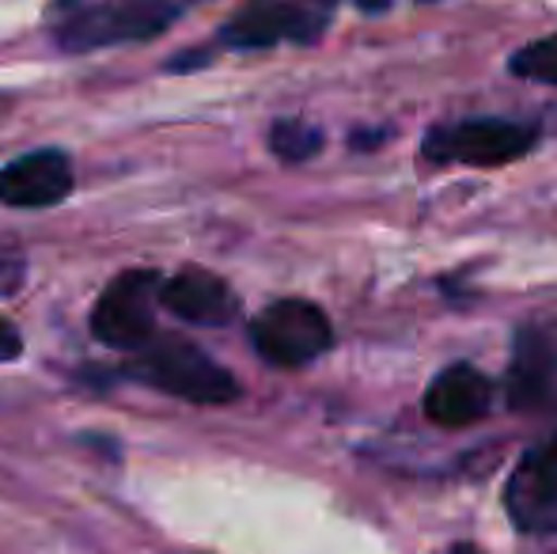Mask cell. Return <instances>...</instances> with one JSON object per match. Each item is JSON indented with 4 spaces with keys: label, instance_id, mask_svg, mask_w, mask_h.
Listing matches in <instances>:
<instances>
[{
    "label": "cell",
    "instance_id": "7c38bea8",
    "mask_svg": "<svg viewBox=\"0 0 557 554\" xmlns=\"http://www.w3.org/2000/svg\"><path fill=\"white\" fill-rule=\"evenodd\" d=\"M270 148L285 163H304L323 148V134L300 119H281L270 126Z\"/></svg>",
    "mask_w": 557,
    "mask_h": 554
},
{
    "label": "cell",
    "instance_id": "8992f818",
    "mask_svg": "<svg viewBox=\"0 0 557 554\" xmlns=\"http://www.w3.org/2000/svg\"><path fill=\"white\" fill-rule=\"evenodd\" d=\"M505 509L516 532L550 535L557 532V441L523 452L505 482Z\"/></svg>",
    "mask_w": 557,
    "mask_h": 554
},
{
    "label": "cell",
    "instance_id": "7a4b0ae2",
    "mask_svg": "<svg viewBox=\"0 0 557 554\" xmlns=\"http://www.w3.org/2000/svg\"><path fill=\"white\" fill-rule=\"evenodd\" d=\"M183 12V0H99V4L73 8L65 20H58L53 42L65 53L148 42V38H160Z\"/></svg>",
    "mask_w": 557,
    "mask_h": 554
},
{
    "label": "cell",
    "instance_id": "52a82bcc",
    "mask_svg": "<svg viewBox=\"0 0 557 554\" xmlns=\"http://www.w3.org/2000/svg\"><path fill=\"white\" fill-rule=\"evenodd\" d=\"M323 27V15H311L285 0H247L221 27V42L232 50H265L285 38L311 42Z\"/></svg>",
    "mask_w": 557,
    "mask_h": 554
},
{
    "label": "cell",
    "instance_id": "ba28073f",
    "mask_svg": "<svg viewBox=\"0 0 557 554\" xmlns=\"http://www.w3.org/2000/svg\"><path fill=\"white\" fill-rule=\"evenodd\" d=\"M73 190V160L61 148L15 156L0 168V206L8 209H46L58 206Z\"/></svg>",
    "mask_w": 557,
    "mask_h": 554
},
{
    "label": "cell",
    "instance_id": "5b68a950",
    "mask_svg": "<svg viewBox=\"0 0 557 554\" xmlns=\"http://www.w3.org/2000/svg\"><path fill=\"white\" fill-rule=\"evenodd\" d=\"M539 130L512 119H459L425 134L421 156L433 163H467V168H500L531 152Z\"/></svg>",
    "mask_w": 557,
    "mask_h": 554
},
{
    "label": "cell",
    "instance_id": "8fae6325",
    "mask_svg": "<svg viewBox=\"0 0 557 554\" xmlns=\"http://www.w3.org/2000/svg\"><path fill=\"white\" fill-rule=\"evenodd\" d=\"M163 308L175 311L186 323H206V327H221L239 311V300L227 288L224 278L209 274V270H178L175 278H163V293H160Z\"/></svg>",
    "mask_w": 557,
    "mask_h": 554
},
{
    "label": "cell",
    "instance_id": "277c9868",
    "mask_svg": "<svg viewBox=\"0 0 557 554\" xmlns=\"http://www.w3.org/2000/svg\"><path fill=\"white\" fill-rule=\"evenodd\" d=\"M160 293L163 278L156 270L117 274L91 308V334L114 349H129V354L145 349L160 334L156 327V304H163Z\"/></svg>",
    "mask_w": 557,
    "mask_h": 554
},
{
    "label": "cell",
    "instance_id": "9a60e30c",
    "mask_svg": "<svg viewBox=\"0 0 557 554\" xmlns=\"http://www.w3.org/2000/svg\"><path fill=\"white\" fill-rule=\"evenodd\" d=\"M23 274H27V267L20 259H0V296H12L20 288Z\"/></svg>",
    "mask_w": 557,
    "mask_h": 554
},
{
    "label": "cell",
    "instance_id": "3957f363",
    "mask_svg": "<svg viewBox=\"0 0 557 554\" xmlns=\"http://www.w3.org/2000/svg\"><path fill=\"white\" fill-rule=\"evenodd\" d=\"M250 342L262 361L277 369H304L334 346V327L319 304L288 296L258 311L250 323Z\"/></svg>",
    "mask_w": 557,
    "mask_h": 554
},
{
    "label": "cell",
    "instance_id": "30bf717a",
    "mask_svg": "<svg viewBox=\"0 0 557 554\" xmlns=\"http://www.w3.org/2000/svg\"><path fill=\"white\" fill-rule=\"evenodd\" d=\"M493 407L490 377L474 365H447L441 377L425 387V418L441 429H467L482 421Z\"/></svg>",
    "mask_w": 557,
    "mask_h": 554
},
{
    "label": "cell",
    "instance_id": "ac0fdd59",
    "mask_svg": "<svg viewBox=\"0 0 557 554\" xmlns=\"http://www.w3.org/2000/svg\"><path fill=\"white\" fill-rule=\"evenodd\" d=\"M323 4H331V0H323Z\"/></svg>",
    "mask_w": 557,
    "mask_h": 554
},
{
    "label": "cell",
    "instance_id": "6da1fadb",
    "mask_svg": "<svg viewBox=\"0 0 557 554\" xmlns=\"http://www.w3.org/2000/svg\"><path fill=\"white\" fill-rule=\"evenodd\" d=\"M129 372L156 392L198 403V407H224L239 399V384L232 372L183 334H156L145 349H137Z\"/></svg>",
    "mask_w": 557,
    "mask_h": 554
},
{
    "label": "cell",
    "instance_id": "5bb4252c",
    "mask_svg": "<svg viewBox=\"0 0 557 554\" xmlns=\"http://www.w3.org/2000/svg\"><path fill=\"white\" fill-rule=\"evenodd\" d=\"M23 354V338H20V331H15L8 319H0V365H8V361H15V357Z\"/></svg>",
    "mask_w": 557,
    "mask_h": 554
},
{
    "label": "cell",
    "instance_id": "e0dca14e",
    "mask_svg": "<svg viewBox=\"0 0 557 554\" xmlns=\"http://www.w3.org/2000/svg\"><path fill=\"white\" fill-rule=\"evenodd\" d=\"M451 554H482V551L470 547V543H459V547H451Z\"/></svg>",
    "mask_w": 557,
    "mask_h": 554
},
{
    "label": "cell",
    "instance_id": "4fadbf2b",
    "mask_svg": "<svg viewBox=\"0 0 557 554\" xmlns=\"http://www.w3.org/2000/svg\"><path fill=\"white\" fill-rule=\"evenodd\" d=\"M508 69H512L516 76H523V81L557 88V35H546V38H539V42L516 50Z\"/></svg>",
    "mask_w": 557,
    "mask_h": 554
},
{
    "label": "cell",
    "instance_id": "9c48e42d",
    "mask_svg": "<svg viewBox=\"0 0 557 554\" xmlns=\"http://www.w3.org/2000/svg\"><path fill=\"white\" fill-rule=\"evenodd\" d=\"M508 407L512 410H543L557 392V342L543 327H523L516 334L512 365H508Z\"/></svg>",
    "mask_w": 557,
    "mask_h": 554
},
{
    "label": "cell",
    "instance_id": "2e32d148",
    "mask_svg": "<svg viewBox=\"0 0 557 554\" xmlns=\"http://www.w3.org/2000/svg\"><path fill=\"white\" fill-rule=\"evenodd\" d=\"M391 0H357V8H364V12H383Z\"/></svg>",
    "mask_w": 557,
    "mask_h": 554
}]
</instances>
